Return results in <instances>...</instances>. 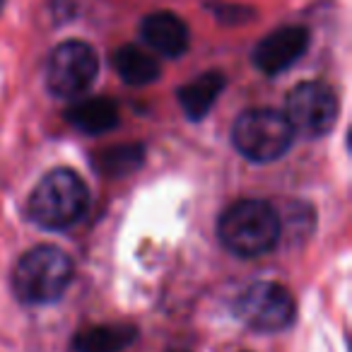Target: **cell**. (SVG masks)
<instances>
[{
    "label": "cell",
    "instance_id": "30bf717a",
    "mask_svg": "<svg viewBox=\"0 0 352 352\" xmlns=\"http://www.w3.org/2000/svg\"><path fill=\"white\" fill-rule=\"evenodd\" d=\"M65 118L73 128L87 135H99L118 126V107L111 99H85L65 111Z\"/></svg>",
    "mask_w": 352,
    "mask_h": 352
},
{
    "label": "cell",
    "instance_id": "277c9868",
    "mask_svg": "<svg viewBox=\"0 0 352 352\" xmlns=\"http://www.w3.org/2000/svg\"><path fill=\"white\" fill-rule=\"evenodd\" d=\"M294 131L285 113L275 109H249L232 128V145L241 157L258 164L275 162L289 150Z\"/></svg>",
    "mask_w": 352,
    "mask_h": 352
},
{
    "label": "cell",
    "instance_id": "5b68a950",
    "mask_svg": "<svg viewBox=\"0 0 352 352\" xmlns=\"http://www.w3.org/2000/svg\"><path fill=\"white\" fill-rule=\"evenodd\" d=\"M234 311L239 321L258 333H278L292 326L294 299L278 283H254L236 297Z\"/></svg>",
    "mask_w": 352,
    "mask_h": 352
},
{
    "label": "cell",
    "instance_id": "ba28073f",
    "mask_svg": "<svg viewBox=\"0 0 352 352\" xmlns=\"http://www.w3.org/2000/svg\"><path fill=\"white\" fill-rule=\"evenodd\" d=\"M309 49V32L304 27H283L268 34L254 49V65L265 75H280L292 68Z\"/></svg>",
    "mask_w": 352,
    "mask_h": 352
},
{
    "label": "cell",
    "instance_id": "7c38bea8",
    "mask_svg": "<svg viewBox=\"0 0 352 352\" xmlns=\"http://www.w3.org/2000/svg\"><path fill=\"white\" fill-rule=\"evenodd\" d=\"M138 338V328L128 323H109L82 331L75 338L78 352H123Z\"/></svg>",
    "mask_w": 352,
    "mask_h": 352
},
{
    "label": "cell",
    "instance_id": "5bb4252c",
    "mask_svg": "<svg viewBox=\"0 0 352 352\" xmlns=\"http://www.w3.org/2000/svg\"><path fill=\"white\" fill-rule=\"evenodd\" d=\"M145 160V152L140 145H116L107 147L94 157V166L109 176H123L135 171Z\"/></svg>",
    "mask_w": 352,
    "mask_h": 352
},
{
    "label": "cell",
    "instance_id": "8fae6325",
    "mask_svg": "<svg viewBox=\"0 0 352 352\" xmlns=\"http://www.w3.org/2000/svg\"><path fill=\"white\" fill-rule=\"evenodd\" d=\"M222 89H225V75L210 70V73L196 78L193 82L184 85L176 94H179V104H182L184 113L191 121H201V118L208 116V111L217 102Z\"/></svg>",
    "mask_w": 352,
    "mask_h": 352
},
{
    "label": "cell",
    "instance_id": "8992f818",
    "mask_svg": "<svg viewBox=\"0 0 352 352\" xmlns=\"http://www.w3.org/2000/svg\"><path fill=\"white\" fill-rule=\"evenodd\" d=\"M285 118L294 133L323 138L338 118V97L326 82H302L289 92Z\"/></svg>",
    "mask_w": 352,
    "mask_h": 352
},
{
    "label": "cell",
    "instance_id": "52a82bcc",
    "mask_svg": "<svg viewBox=\"0 0 352 352\" xmlns=\"http://www.w3.org/2000/svg\"><path fill=\"white\" fill-rule=\"evenodd\" d=\"M99 70L97 54L85 41L56 46L46 65V87L54 97H75L94 82Z\"/></svg>",
    "mask_w": 352,
    "mask_h": 352
},
{
    "label": "cell",
    "instance_id": "4fadbf2b",
    "mask_svg": "<svg viewBox=\"0 0 352 352\" xmlns=\"http://www.w3.org/2000/svg\"><path fill=\"white\" fill-rule=\"evenodd\" d=\"M111 63L118 78L123 82L133 85V87H142V85H150L160 78V63L150 54H145V51L133 44H126L113 51Z\"/></svg>",
    "mask_w": 352,
    "mask_h": 352
},
{
    "label": "cell",
    "instance_id": "6da1fadb",
    "mask_svg": "<svg viewBox=\"0 0 352 352\" xmlns=\"http://www.w3.org/2000/svg\"><path fill=\"white\" fill-rule=\"evenodd\" d=\"M280 215L270 203L265 201H246L232 203L222 217L217 220V236L227 251L241 256V258H256L275 249L280 239Z\"/></svg>",
    "mask_w": 352,
    "mask_h": 352
},
{
    "label": "cell",
    "instance_id": "7a4b0ae2",
    "mask_svg": "<svg viewBox=\"0 0 352 352\" xmlns=\"http://www.w3.org/2000/svg\"><path fill=\"white\" fill-rule=\"evenodd\" d=\"M89 193L85 182L70 169H54L36 184L27 203V217L44 230H68L85 217Z\"/></svg>",
    "mask_w": 352,
    "mask_h": 352
},
{
    "label": "cell",
    "instance_id": "9c48e42d",
    "mask_svg": "<svg viewBox=\"0 0 352 352\" xmlns=\"http://www.w3.org/2000/svg\"><path fill=\"white\" fill-rule=\"evenodd\" d=\"M140 36L155 54L164 58H179L191 44L186 22L174 12H152L142 20Z\"/></svg>",
    "mask_w": 352,
    "mask_h": 352
},
{
    "label": "cell",
    "instance_id": "3957f363",
    "mask_svg": "<svg viewBox=\"0 0 352 352\" xmlns=\"http://www.w3.org/2000/svg\"><path fill=\"white\" fill-rule=\"evenodd\" d=\"M73 258L58 246H34L17 261L12 270V289L25 304L58 302L73 283Z\"/></svg>",
    "mask_w": 352,
    "mask_h": 352
}]
</instances>
